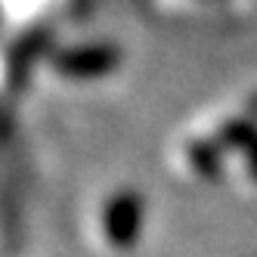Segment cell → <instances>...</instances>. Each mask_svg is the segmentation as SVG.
<instances>
[{"label":"cell","mask_w":257,"mask_h":257,"mask_svg":"<svg viewBox=\"0 0 257 257\" xmlns=\"http://www.w3.org/2000/svg\"><path fill=\"white\" fill-rule=\"evenodd\" d=\"M140 220H143V211H140V201L134 195H118L105 211V232H108V242L118 245V248H127L134 245L137 238V229H140Z\"/></svg>","instance_id":"1"}]
</instances>
